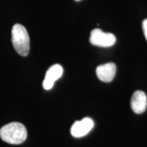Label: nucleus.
I'll return each instance as SVG.
<instances>
[{"instance_id":"obj_3","label":"nucleus","mask_w":147,"mask_h":147,"mask_svg":"<svg viewBox=\"0 0 147 147\" xmlns=\"http://www.w3.org/2000/svg\"><path fill=\"white\" fill-rule=\"evenodd\" d=\"M89 41L93 45L100 47H110L116 42V37L111 33H105L100 29L91 31Z\"/></svg>"},{"instance_id":"obj_7","label":"nucleus","mask_w":147,"mask_h":147,"mask_svg":"<svg viewBox=\"0 0 147 147\" xmlns=\"http://www.w3.org/2000/svg\"><path fill=\"white\" fill-rule=\"evenodd\" d=\"M147 107V97L144 91H136L134 93L131 100V108L136 114H142Z\"/></svg>"},{"instance_id":"obj_4","label":"nucleus","mask_w":147,"mask_h":147,"mask_svg":"<svg viewBox=\"0 0 147 147\" xmlns=\"http://www.w3.org/2000/svg\"><path fill=\"white\" fill-rule=\"evenodd\" d=\"M94 123L91 119L84 118L81 121H76L71 126L70 132L71 136L75 138L83 137L89 134L93 129Z\"/></svg>"},{"instance_id":"obj_1","label":"nucleus","mask_w":147,"mask_h":147,"mask_svg":"<svg viewBox=\"0 0 147 147\" xmlns=\"http://www.w3.org/2000/svg\"><path fill=\"white\" fill-rule=\"evenodd\" d=\"M27 131L21 123L13 122L3 126L0 129V137L4 142L10 144H20L25 140Z\"/></svg>"},{"instance_id":"obj_9","label":"nucleus","mask_w":147,"mask_h":147,"mask_svg":"<svg viewBox=\"0 0 147 147\" xmlns=\"http://www.w3.org/2000/svg\"><path fill=\"white\" fill-rule=\"evenodd\" d=\"M75 1H80V0H75Z\"/></svg>"},{"instance_id":"obj_8","label":"nucleus","mask_w":147,"mask_h":147,"mask_svg":"<svg viewBox=\"0 0 147 147\" xmlns=\"http://www.w3.org/2000/svg\"><path fill=\"white\" fill-rule=\"evenodd\" d=\"M142 29L145 38H146L147 40V18L146 19H144L142 22Z\"/></svg>"},{"instance_id":"obj_2","label":"nucleus","mask_w":147,"mask_h":147,"mask_svg":"<svg viewBox=\"0 0 147 147\" xmlns=\"http://www.w3.org/2000/svg\"><path fill=\"white\" fill-rule=\"evenodd\" d=\"M12 41L18 54L25 57L30 49L29 37L27 29L21 24H15L12 29Z\"/></svg>"},{"instance_id":"obj_6","label":"nucleus","mask_w":147,"mask_h":147,"mask_svg":"<svg viewBox=\"0 0 147 147\" xmlns=\"http://www.w3.org/2000/svg\"><path fill=\"white\" fill-rule=\"evenodd\" d=\"M116 65L114 63H108L97 66L96 74L101 81L110 82L113 80L116 74Z\"/></svg>"},{"instance_id":"obj_5","label":"nucleus","mask_w":147,"mask_h":147,"mask_svg":"<svg viewBox=\"0 0 147 147\" xmlns=\"http://www.w3.org/2000/svg\"><path fill=\"white\" fill-rule=\"evenodd\" d=\"M63 72V67L59 64H55L48 69L45 75V78L43 81L44 89L50 90L54 85L55 82L61 78Z\"/></svg>"}]
</instances>
